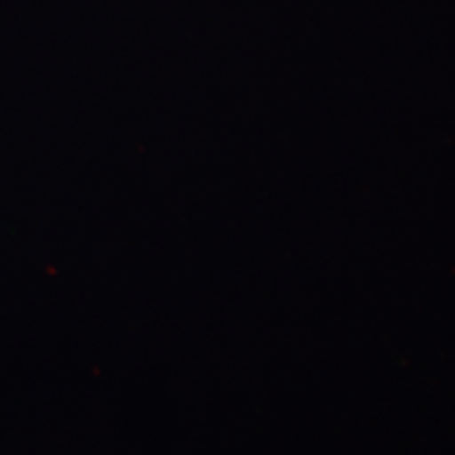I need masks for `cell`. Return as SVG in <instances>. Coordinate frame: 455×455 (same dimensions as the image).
<instances>
[]
</instances>
